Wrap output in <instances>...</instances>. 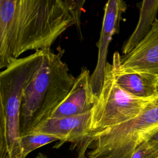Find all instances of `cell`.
Here are the masks:
<instances>
[{
    "mask_svg": "<svg viewBox=\"0 0 158 158\" xmlns=\"http://www.w3.org/2000/svg\"><path fill=\"white\" fill-rule=\"evenodd\" d=\"M158 131V98L138 116L91 133L86 139V158H131L136 149Z\"/></svg>",
    "mask_w": 158,
    "mask_h": 158,
    "instance_id": "obj_4",
    "label": "cell"
},
{
    "mask_svg": "<svg viewBox=\"0 0 158 158\" xmlns=\"http://www.w3.org/2000/svg\"><path fill=\"white\" fill-rule=\"evenodd\" d=\"M90 76L89 70L82 67L70 91L53 110L49 118L80 115L93 110L98 99L93 93L89 83Z\"/></svg>",
    "mask_w": 158,
    "mask_h": 158,
    "instance_id": "obj_8",
    "label": "cell"
},
{
    "mask_svg": "<svg viewBox=\"0 0 158 158\" xmlns=\"http://www.w3.org/2000/svg\"><path fill=\"white\" fill-rule=\"evenodd\" d=\"M121 68L158 77V19L144 38L129 54L122 57Z\"/></svg>",
    "mask_w": 158,
    "mask_h": 158,
    "instance_id": "obj_9",
    "label": "cell"
},
{
    "mask_svg": "<svg viewBox=\"0 0 158 158\" xmlns=\"http://www.w3.org/2000/svg\"><path fill=\"white\" fill-rule=\"evenodd\" d=\"M131 158H158V154L146 141L138 146Z\"/></svg>",
    "mask_w": 158,
    "mask_h": 158,
    "instance_id": "obj_13",
    "label": "cell"
},
{
    "mask_svg": "<svg viewBox=\"0 0 158 158\" xmlns=\"http://www.w3.org/2000/svg\"><path fill=\"white\" fill-rule=\"evenodd\" d=\"M45 54L40 50L15 59L0 73V158H22L19 120L23 92Z\"/></svg>",
    "mask_w": 158,
    "mask_h": 158,
    "instance_id": "obj_3",
    "label": "cell"
},
{
    "mask_svg": "<svg viewBox=\"0 0 158 158\" xmlns=\"http://www.w3.org/2000/svg\"><path fill=\"white\" fill-rule=\"evenodd\" d=\"M75 25L70 0H0V69L29 50H50Z\"/></svg>",
    "mask_w": 158,
    "mask_h": 158,
    "instance_id": "obj_1",
    "label": "cell"
},
{
    "mask_svg": "<svg viewBox=\"0 0 158 158\" xmlns=\"http://www.w3.org/2000/svg\"><path fill=\"white\" fill-rule=\"evenodd\" d=\"M147 141L158 154V131H156Z\"/></svg>",
    "mask_w": 158,
    "mask_h": 158,
    "instance_id": "obj_15",
    "label": "cell"
},
{
    "mask_svg": "<svg viewBox=\"0 0 158 158\" xmlns=\"http://www.w3.org/2000/svg\"><path fill=\"white\" fill-rule=\"evenodd\" d=\"M35 158H49L46 154L43 152H39Z\"/></svg>",
    "mask_w": 158,
    "mask_h": 158,
    "instance_id": "obj_16",
    "label": "cell"
},
{
    "mask_svg": "<svg viewBox=\"0 0 158 158\" xmlns=\"http://www.w3.org/2000/svg\"><path fill=\"white\" fill-rule=\"evenodd\" d=\"M157 14L158 0H144L141 2L137 25L122 47L124 56L129 54L148 34L157 19Z\"/></svg>",
    "mask_w": 158,
    "mask_h": 158,
    "instance_id": "obj_11",
    "label": "cell"
},
{
    "mask_svg": "<svg viewBox=\"0 0 158 158\" xmlns=\"http://www.w3.org/2000/svg\"><path fill=\"white\" fill-rule=\"evenodd\" d=\"M85 2V1L70 0V12L80 35H81L80 27V16L82 10V7Z\"/></svg>",
    "mask_w": 158,
    "mask_h": 158,
    "instance_id": "obj_14",
    "label": "cell"
},
{
    "mask_svg": "<svg viewBox=\"0 0 158 158\" xmlns=\"http://www.w3.org/2000/svg\"><path fill=\"white\" fill-rule=\"evenodd\" d=\"M60 139L54 136L41 133L30 132L21 136L22 158H25L31 152L54 141Z\"/></svg>",
    "mask_w": 158,
    "mask_h": 158,
    "instance_id": "obj_12",
    "label": "cell"
},
{
    "mask_svg": "<svg viewBox=\"0 0 158 158\" xmlns=\"http://www.w3.org/2000/svg\"><path fill=\"white\" fill-rule=\"evenodd\" d=\"M92 110L86 113L60 118H49L39 124L31 132L52 135L60 139V144L71 143L77 149L91 133Z\"/></svg>",
    "mask_w": 158,
    "mask_h": 158,
    "instance_id": "obj_7",
    "label": "cell"
},
{
    "mask_svg": "<svg viewBox=\"0 0 158 158\" xmlns=\"http://www.w3.org/2000/svg\"><path fill=\"white\" fill-rule=\"evenodd\" d=\"M122 56L115 52L112 72L116 83L130 94L142 99L158 98V77L151 73L124 70L121 68Z\"/></svg>",
    "mask_w": 158,
    "mask_h": 158,
    "instance_id": "obj_10",
    "label": "cell"
},
{
    "mask_svg": "<svg viewBox=\"0 0 158 158\" xmlns=\"http://www.w3.org/2000/svg\"><path fill=\"white\" fill-rule=\"evenodd\" d=\"M157 98L142 99L125 91L114 79L112 64L107 62L101 92L92 110L91 134L135 118Z\"/></svg>",
    "mask_w": 158,
    "mask_h": 158,
    "instance_id": "obj_5",
    "label": "cell"
},
{
    "mask_svg": "<svg viewBox=\"0 0 158 158\" xmlns=\"http://www.w3.org/2000/svg\"><path fill=\"white\" fill-rule=\"evenodd\" d=\"M64 50L46 51L43 64L24 89L20 111L21 136L49 118L72 88L75 78L62 60Z\"/></svg>",
    "mask_w": 158,
    "mask_h": 158,
    "instance_id": "obj_2",
    "label": "cell"
},
{
    "mask_svg": "<svg viewBox=\"0 0 158 158\" xmlns=\"http://www.w3.org/2000/svg\"><path fill=\"white\" fill-rule=\"evenodd\" d=\"M127 8L126 2L122 0L108 1L104 7L102 28L97 43L98 61L89 79L93 93L98 99L101 92L104 80L108 47L113 36L119 33L122 14Z\"/></svg>",
    "mask_w": 158,
    "mask_h": 158,
    "instance_id": "obj_6",
    "label": "cell"
}]
</instances>
